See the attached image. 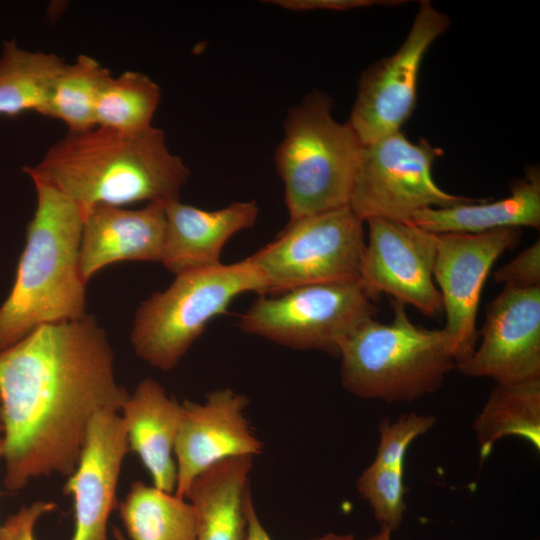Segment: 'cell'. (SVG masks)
<instances>
[{
    "instance_id": "cell-26",
    "label": "cell",
    "mask_w": 540,
    "mask_h": 540,
    "mask_svg": "<svg viewBox=\"0 0 540 540\" xmlns=\"http://www.w3.org/2000/svg\"><path fill=\"white\" fill-rule=\"evenodd\" d=\"M403 475L404 467L372 462L357 480V490L371 506L376 520L392 532L400 528L406 509Z\"/></svg>"
},
{
    "instance_id": "cell-12",
    "label": "cell",
    "mask_w": 540,
    "mask_h": 540,
    "mask_svg": "<svg viewBox=\"0 0 540 540\" xmlns=\"http://www.w3.org/2000/svg\"><path fill=\"white\" fill-rule=\"evenodd\" d=\"M360 279L378 301L381 294L411 305L434 318L443 311L441 294L433 281L436 234L414 224L368 219Z\"/></svg>"
},
{
    "instance_id": "cell-31",
    "label": "cell",
    "mask_w": 540,
    "mask_h": 540,
    "mask_svg": "<svg viewBox=\"0 0 540 540\" xmlns=\"http://www.w3.org/2000/svg\"><path fill=\"white\" fill-rule=\"evenodd\" d=\"M247 538L246 540H272L256 513L251 493L246 500ZM312 540H355L353 534L327 533Z\"/></svg>"
},
{
    "instance_id": "cell-10",
    "label": "cell",
    "mask_w": 540,
    "mask_h": 540,
    "mask_svg": "<svg viewBox=\"0 0 540 540\" xmlns=\"http://www.w3.org/2000/svg\"><path fill=\"white\" fill-rule=\"evenodd\" d=\"M449 24L446 14L421 1L401 46L363 71L348 120L363 145L401 131L416 105L424 56Z\"/></svg>"
},
{
    "instance_id": "cell-16",
    "label": "cell",
    "mask_w": 540,
    "mask_h": 540,
    "mask_svg": "<svg viewBox=\"0 0 540 540\" xmlns=\"http://www.w3.org/2000/svg\"><path fill=\"white\" fill-rule=\"evenodd\" d=\"M166 217L162 204L140 209L99 205L84 217L79 249L83 280L123 261L161 262Z\"/></svg>"
},
{
    "instance_id": "cell-8",
    "label": "cell",
    "mask_w": 540,
    "mask_h": 540,
    "mask_svg": "<svg viewBox=\"0 0 540 540\" xmlns=\"http://www.w3.org/2000/svg\"><path fill=\"white\" fill-rule=\"evenodd\" d=\"M363 223L349 205L289 220L274 240L247 257L262 278L261 295L360 278Z\"/></svg>"
},
{
    "instance_id": "cell-28",
    "label": "cell",
    "mask_w": 540,
    "mask_h": 540,
    "mask_svg": "<svg viewBox=\"0 0 540 540\" xmlns=\"http://www.w3.org/2000/svg\"><path fill=\"white\" fill-rule=\"evenodd\" d=\"M493 278L504 287L529 289L540 286L539 239L495 271Z\"/></svg>"
},
{
    "instance_id": "cell-14",
    "label": "cell",
    "mask_w": 540,
    "mask_h": 540,
    "mask_svg": "<svg viewBox=\"0 0 540 540\" xmlns=\"http://www.w3.org/2000/svg\"><path fill=\"white\" fill-rule=\"evenodd\" d=\"M482 341L457 369L496 384L540 379V286L504 287L486 307Z\"/></svg>"
},
{
    "instance_id": "cell-18",
    "label": "cell",
    "mask_w": 540,
    "mask_h": 540,
    "mask_svg": "<svg viewBox=\"0 0 540 540\" xmlns=\"http://www.w3.org/2000/svg\"><path fill=\"white\" fill-rule=\"evenodd\" d=\"M120 412L129 450L138 455L153 486L174 493L177 467L173 454L181 403L158 381L145 378L129 394Z\"/></svg>"
},
{
    "instance_id": "cell-3",
    "label": "cell",
    "mask_w": 540,
    "mask_h": 540,
    "mask_svg": "<svg viewBox=\"0 0 540 540\" xmlns=\"http://www.w3.org/2000/svg\"><path fill=\"white\" fill-rule=\"evenodd\" d=\"M33 183L36 209L12 289L0 305V351L42 325L86 315V282L79 270L83 215L54 187Z\"/></svg>"
},
{
    "instance_id": "cell-21",
    "label": "cell",
    "mask_w": 540,
    "mask_h": 540,
    "mask_svg": "<svg viewBox=\"0 0 540 540\" xmlns=\"http://www.w3.org/2000/svg\"><path fill=\"white\" fill-rule=\"evenodd\" d=\"M480 458H487L496 442L517 436L540 450V379L496 384L473 423Z\"/></svg>"
},
{
    "instance_id": "cell-30",
    "label": "cell",
    "mask_w": 540,
    "mask_h": 540,
    "mask_svg": "<svg viewBox=\"0 0 540 540\" xmlns=\"http://www.w3.org/2000/svg\"><path fill=\"white\" fill-rule=\"evenodd\" d=\"M287 10L304 12L313 10L347 11L372 5H394L400 1H375V0H274L268 1Z\"/></svg>"
},
{
    "instance_id": "cell-35",
    "label": "cell",
    "mask_w": 540,
    "mask_h": 540,
    "mask_svg": "<svg viewBox=\"0 0 540 540\" xmlns=\"http://www.w3.org/2000/svg\"><path fill=\"white\" fill-rule=\"evenodd\" d=\"M3 432V424H2V419H1V408H0V434H2Z\"/></svg>"
},
{
    "instance_id": "cell-2",
    "label": "cell",
    "mask_w": 540,
    "mask_h": 540,
    "mask_svg": "<svg viewBox=\"0 0 540 540\" xmlns=\"http://www.w3.org/2000/svg\"><path fill=\"white\" fill-rule=\"evenodd\" d=\"M22 169L32 181L48 184L74 202L83 218L99 205L180 200L190 175L169 150L164 132L154 126L137 132L99 126L68 131L37 164Z\"/></svg>"
},
{
    "instance_id": "cell-17",
    "label": "cell",
    "mask_w": 540,
    "mask_h": 540,
    "mask_svg": "<svg viewBox=\"0 0 540 540\" xmlns=\"http://www.w3.org/2000/svg\"><path fill=\"white\" fill-rule=\"evenodd\" d=\"M164 206L166 225L161 263L173 274L221 264V253L236 233L254 226V200L235 201L218 210H203L180 200Z\"/></svg>"
},
{
    "instance_id": "cell-15",
    "label": "cell",
    "mask_w": 540,
    "mask_h": 540,
    "mask_svg": "<svg viewBox=\"0 0 540 540\" xmlns=\"http://www.w3.org/2000/svg\"><path fill=\"white\" fill-rule=\"evenodd\" d=\"M128 451L126 430L118 412L96 413L77 465L64 484V492L72 497L74 507L70 540H109L108 520L118 506V481Z\"/></svg>"
},
{
    "instance_id": "cell-25",
    "label": "cell",
    "mask_w": 540,
    "mask_h": 540,
    "mask_svg": "<svg viewBox=\"0 0 540 540\" xmlns=\"http://www.w3.org/2000/svg\"><path fill=\"white\" fill-rule=\"evenodd\" d=\"M161 90L147 75L126 71L111 77L98 99L96 126L122 132H137L152 126Z\"/></svg>"
},
{
    "instance_id": "cell-11",
    "label": "cell",
    "mask_w": 540,
    "mask_h": 540,
    "mask_svg": "<svg viewBox=\"0 0 540 540\" xmlns=\"http://www.w3.org/2000/svg\"><path fill=\"white\" fill-rule=\"evenodd\" d=\"M521 235L518 228L436 234L433 277L446 314L443 329L451 340L457 366L476 349L477 311L489 272L506 250L517 246Z\"/></svg>"
},
{
    "instance_id": "cell-6",
    "label": "cell",
    "mask_w": 540,
    "mask_h": 540,
    "mask_svg": "<svg viewBox=\"0 0 540 540\" xmlns=\"http://www.w3.org/2000/svg\"><path fill=\"white\" fill-rule=\"evenodd\" d=\"M262 291V278L248 258L177 274L168 288L140 303L130 342L140 359L170 371L236 297Z\"/></svg>"
},
{
    "instance_id": "cell-34",
    "label": "cell",
    "mask_w": 540,
    "mask_h": 540,
    "mask_svg": "<svg viewBox=\"0 0 540 540\" xmlns=\"http://www.w3.org/2000/svg\"><path fill=\"white\" fill-rule=\"evenodd\" d=\"M2 452H3V441H2V437L0 436V458H2ZM0 496H1V492H0Z\"/></svg>"
},
{
    "instance_id": "cell-5",
    "label": "cell",
    "mask_w": 540,
    "mask_h": 540,
    "mask_svg": "<svg viewBox=\"0 0 540 540\" xmlns=\"http://www.w3.org/2000/svg\"><path fill=\"white\" fill-rule=\"evenodd\" d=\"M332 98L314 90L291 107L275 151L289 220L348 205L363 144L332 116Z\"/></svg>"
},
{
    "instance_id": "cell-23",
    "label": "cell",
    "mask_w": 540,
    "mask_h": 540,
    "mask_svg": "<svg viewBox=\"0 0 540 540\" xmlns=\"http://www.w3.org/2000/svg\"><path fill=\"white\" fill-rule=\"evenodd\" d=\"M54 53L29 51L4 41L0 55V116L42 113L52 84L65 65Z\"/></svg>"
},
{
    "instance_id": "cell-7",
    "label": "cell",
    "mask_w": 540,
    "mask_h": 540,
    "mask_svg": "<svg viewBox=\"0 0 540 540\" xmlns=\"http://www.w3.org/2000/svg\"><path fill=\"white\" fill-rule=\"evenodd\" d=\"M360 278L299 286L260 295L240 316L239 328L297 350L339 356L344 339L378 308Z\"/></svg>"
},
{
    "instance_id": "cell-32",
    "label": "cell",
    "mask_w": 540,
    "mask_h": 540,
    "mask_svg": "<svg viewBox=\"0 0 540 540\" xmlns=\"http://www.w3.org/2000/svg\"><path fill=\"white\" fill-rule=\"evenodd\" d=\"M364 540H392V531L389 528L381 527L376 534Z\"/></svg>"
},
{
    "instance_id": "cell-19",
    "label": "cell",
    "mask_w": 540,
    "mask_h": 540,
    "mask_svg": "<svg viewBox=\"0 0 540 540\" xmlns=\"http://www.w3.org/2000/svg\"><path fill=\"white\" fill-rule=\"evenodd\" d=\"M415 226L434 233L478 234L504 228L540 227V171L536 165L512 183L510 194L490 202H475L446 208H424L411 220Z\"/></svg>"
},
{
    "instance_id": "cell-33",
    "label": "cell",
    "mask_w": 540,
    "mask_h": 540,
    "mask_svg": "<svg viewBox=\"0 0 540 540\" xmlns=\"http://www.w3.org/2000/svg\"><path fill=\"white\" fill-rule=\"evenodd\" d=\"M113 535L115 540H125L122 532L118 528H113Z\"/></svg>"
},
{
    "instance_id": "cell-9",
    "label": "cell",
    "mask_w": 540,
    "mask_h": 540,
    "mask_svg": "<svg viewBox=\"0 0 540 540\" xmlns=\"http://www.w3.org/2000/svg\"><path fill=\"white\" fill-rule=\"evenodd\" d=\"M442 154L426 139L414 143L401 131L363 145L348 205L364 222L379 218L408 223L424 208L477 201L436 184L432 168Z\"/></svg>"
},
{
    "instance_id": "cell-20",
    "label": "cell",
    "mask_w": 540,
    "mask_h": 540,
    "mask_svg": "<svg viewBox=\"0 0 540 540\" xmlns=\"http://www.w3.org/2000/svg\"><path fill=\"white\" fill-rule=\"evenodd\" d=\"M252 463L250 456L228 458L193 480L185 498L196 512V540H246Z\"/></svg>"
},
{
    "instance_id": "cell-22",
    "label": "cell",
    "mask_w": 540,
    "mask_h": 540,
    "mask_svg": "<svg viewBox=\"0 0 540 540\" xmlns=\"http://www.w3.org/2000/svg\"><path fill=\"white\" fill-rule=\"evenodd\" d=\"M118 507L130 540H196V512L186 498L134 481Z\"/></svg>"
},
{
    "instance_id": "cell-27",
    "label": "cell",
    "mask_w": 540,
    "mask_h": 540,
    "mask_svg": "<svg viewBox=\"0 0 540 540\" xmlns=\"http://www.w3.org/2000/svg\"><path fill=\"white\" fill-rule=\"evenodd\" d=\"M436 422L432 415L405 413L394 422L384 418L379 425L380 441L373 462L404 467V458L411 443L428 432Z\"/></svg>"
},
{
    "instance_id": "cell-29",
    "label": "cell",
    "mask_w": 540,
    "mask_h": 540,
    "mask_svg": "<svg viewBox=\"0 0 540 540\" xmlns=\"http://www.w3.org/2000/svg\"><path fill=\"white\" fill-rule=\"evenodd\" d=\"M56 507L54 502L43 500L22 506L0 526V540H36L34 535L36 523Z\"/></svg>"
},
{
    "instance_id": "cell-24",
    "label": "cell",
    "mask_w": 540,
    "mask_h": 540,
    "mask_svg": "<svg viewBox=\"0 0 540 540\" xmlns=\"http://www.w3.org/2000/svg\"><path fill=\"white\" fill-rule=\"evenodd\" d=\"M111 77L95 58L79 55L56 76L41 115L62 121L70 132L95 127L96 105Z\"/></svg>"
},
{
    "instance_id": "cell-4",
    "label": "cell",
    "mask_w": 540,
    "mask_h": 540,
    "mask_svg": "<svg viewBox=\"0 0 540 540\" xmlns=\"http://www.w3.org/2000/svg\"><path fill=\"white\" fill-rule=\"evenodd\" d=\"M392 307L391 322L368 319L341 343V383L360 398L412 402L437 391L457 363L444 329L414 324L400 302Z\"/></svg>"
},
{
    "instance_id": "cell-13",
    "label": "cell",
    "mask_w": 540,
    "mask_h": 540,
    "mask_svg": "<svg viewBox=\"0 0 540 540\" xmlns=\"http://www.w3.org/2000/svg\"><path fill=\"white\" fill-rule=\"evenodd\" d=\"M248 405V397L231 388L213 390L203 402L181 403L174 444L176 496L185 498L193 480L220 461L261 454L263 443L245 416Z\"/></svg>"
},
{
    "instance_id": "cell-1",
    "label": "cell",
    "mask_w": 540,
    "mask_h": 540,
    "mask_svg": "<svg viewBox=\"0 0 540 540\" xmlns=\"http://www.w3.org/2000/svg\"><path fill=\"white\" fill-rule=\"evenodd\" d=\"M129 393L118 383L105 330L91 315L45 324L0 351L4 485L75 469L93 416L120 412Z\"/></svg>"
}]
</instances>
